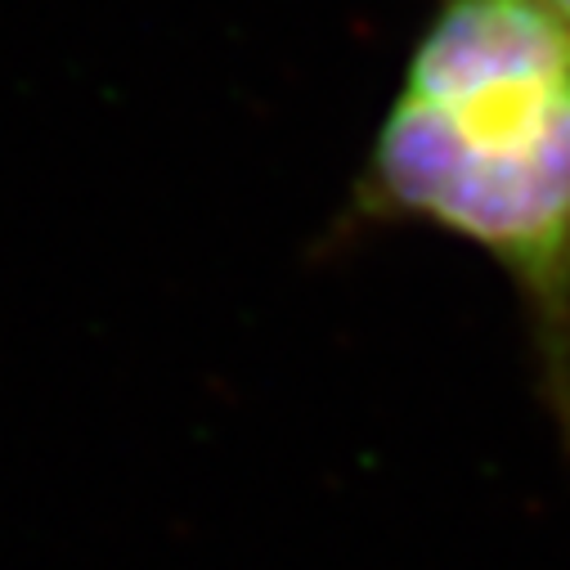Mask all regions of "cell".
Instances as JSON below:
<instances>
[{"label":"cell","mask_w":570,"mask_h":570,"mask_svg":"<svg viewBox=\"0 0 570 570\" xmlns=\"http://www.w3.org/2000/svg\"><path fill=\"white\" fill-rule=\"evenodd\" d=\"M351 220L441 229L512 283L570 450V23L552 0H432Z\"/></svg>","instance_id":"obj_1"},{"label":"cell","mask_w":570,"mask_h":570,"mask_svg":"<svg viewBox=\"0 0 570 570\" xmlns=\"http://www.w3.org/2000/svg\"><path fill=\"white\" fill-rule=\"evenodd\" d=\"M552 6H557V14H561V19L570 23V0H552Z\"/></svg>","instance_id":"obj_2"}]
</instances>
